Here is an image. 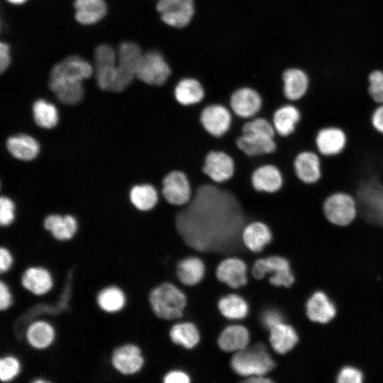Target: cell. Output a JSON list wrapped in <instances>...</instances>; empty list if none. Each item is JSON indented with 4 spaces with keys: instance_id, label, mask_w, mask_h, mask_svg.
Segmentation results:
<instances>
[{
    "instance_id": "obj_37",
    "label": "cell",
    "mask_w": 383,
    "mask_h": 383,
    "mask_svg": "<svg viewBox=\"0 0 383 383\" xmlns=\"http://www.w3.org/2000/svg\"><path fill=\"white\" fill-rule=\"evenodd\" d=\"M170 336L173 343L187 349L195 347L200 339L196 326L190 322L179 323L174 325L170 329Z\"/></svg>"
},
{
    "instance_id": "obj_52",
    "label": "cell",
    "mask_w": 383,
    "mask_h": 383,
    "mask_svg": "<svg viewBox=\"0 0 383 383\" xmlns=\"http://www.w3.org/2000/svg\"><path fill=\"white\" fill-rule=\"evenodd\" d=\"M9 3L13 4H22L25 3L27 0H7Z\"/></svg>"
},
{
    "instance_id": "obj_25",
    "label": "cell",
    "mask_w": 383,
    "mask_h": 383,
    "mask_svg": "<svg viewBox=\"0 0 383 383\" xmlns=\"http://www.w3.org/2000/svg\"><path fill=\"white\" fill-rule=\"evenodd\" d=\"M55 329L48 321H33L26 329L25 339L28 345L38 350L50 347L55 341Z\"/></svg>"
},
{
    "instance_id": "obj_33",
    "label": "cell",
    "mask_w": 383,
    "mask_h": 383,
    "mask_svg": "<svg viewBox=\"0 0 383 383\" xmlns=\"http://www.w3.org/2000/svg\"><path fill=\"white\" fill-rule=\"evenodd\" d=\"M6 146L14 157L26 161L35 158L40 150L39 144L36 140L23 134L10 137L7 140Z\"/></svg>"
},
{
    "instance_id": "obj_12",
    "label": "cell",
    "mask_w": 383,
    "mask_h": 383,
    "mask_svg": "<svg viewBox=\"0 0 383 383\" xmlns=\"http://www.w3.org/2000/svg\"><path fill=\"white\" fill-rule=\"evenodd\" d=\"M262 104L260 93L249 86L235 89L229 99V106L233 114L245 120L256 116L261 111Z\"/></svg>"
},
{
    "instance_id": "obj_35",
    "label": "cell",
    "mask_w": 383,
    "mask_h": 383,
    "mask_svg": "<svg viewBox=\"0 0 383 383\" xmlns=\"http://www.w3.org/2000/svg\"><path fill=\"white\" fill-rule=\"evenodd\" d=\"M49 87L60 102L67 105L79 103L84 96L82 82H71L50 79Z\"/></svg>"
},
{
    "instance_id": "obj_14",
    "label": "cell",
    "mask_w": 383,
    "mask_h": 383,
    "mask_svg": "<svg viewBox=\"0 0 383 383\" xmlns=\"http://www.w3.org/2000/svg\"><path fill=\"white\" fill-rule=\"evenodd\" d=\"M156 9L165 23L182 28L192 21L194 4L193 0H158Z\"/></svg>"
},
{
    "instance_id": "obj_47",
    "label": "cell",
    "mask_w": 383,
    "mask_h": 383,
    "mask_svg": "<svg viewBox=\"0 0 383 383\" xmlns=\"http://www.w3.org/2000/svg\"><path fill=\"white\" fill-rule=\"evenodd\" d=\"M370 122L374 131L383 135V104L375 106L371 114Z\"/></svg>"
},
{
    "instance_id": "obj_46",
    "label": "cell",
    "mask_w": 383,
    "mask_h": 383,
    "mask_svg": "<svg viewBox=\"0 0 383 383\" xmlns=\"http://www.w3.org/2000/svg\"><path fill=\"white\" fill-rule=\"evenodd\" d=\"M13 296L9 285L3 280H0V310L9 309L13 304Z\"/></svg>"
},
{
    "instance_id": "obj_2",
    "label": "cell",
    "mask_w": 383,
    "mask_h": 383,
    "mask_svg": "<svg viewBox=\"0 0 383 383\" xmlns=\"http://www.w3.org/2000/svg\"><path fill=\"white\" fill-rule=\"evenodd\" d=\"M241 132L235 143L246 155L259 157L276 151L277 133L272 121L265 117L256 116L245 120Z\"/></svg>"
},
{
    "instance_id": "obj_26",
    "label": "cell",
    "mask_w": 383,
    "mask_h": 383,
    "mask_svg": "<svg viewBox=\"0 0 383 383\" xmlns=\"http://www.w3.org/2000/svg\"><path fill=\"white\" fill-rule=\"evenodd\" d=\"M216 276L229 287L239 288L248 282L246 265L238 258H227L218 265Z\"/></svg>"
},
{
    "instance_id": "obj_34",
    "label": "cell",
    "mask_w": 383,
    "mask_h": 383,
    "mask_svg": "<svg viewBox=\"0 0 383 383\" xmlns=\"http://www.w3.org/2000/svg\"><path fill=\"white\" fill-rule=\"evenodd\" d=\"M298 339L296 331L289 325L282 323L270 329V342L277 353L284 354L291 350Z\"/></svg>"
},
{
    "instance_id": "obj_49",
    "label": "cell",
    "mask_w": 383,
    "mask_h": 383,
    "mask_svg": "<svg viewBox=\"0 0 383 383\" xmlns=\"http://www.w3.org/2000/svg\"><path fill=\"white\" fill-rule=\"evenodd\" d=\"M163 382L165 383H188L190 382V379L184 372L174 370L165 374Z\"/></svg>"
},
{
    "instance_id": "obj_51",
    "label": "cell",
    "mask_w": 383,
    "mask_h": 383,
    "mask_svg": "<svg viewBox=\"0 0 383 383\" xmlns=\"http://www.w3.org/2000/svg\"><path fill=\"white\" fill-rule=\"evenodd\" d=\"M244 382L248 383H269L272 382V380L266 378L265 377H264V375H255L248 377V378L245 379Z\"/></svg>"
},
{
    "instance_id": "obj_18",
    "label": "cell",
    "mask_w": 383,
    "mask_h": 383,
    "mask_svg": "<svg viewBox=\"0 0 383 383\" xmlns=\"http://www.w3.org/2000/svg\"><path fill=\"white\" fill-rule=\"evenodd\" d=\"M294 170L296 177L306 184L318 182L323 175L322 157L315 150L300 151L294 160Z\"/></svg>"
},
{
    "instance_id": "obj_45",
    "label": "cell",
    "mask_w": 383,
    "mask_h": 383,
    "mask_svg": "<svg viewBox=\"0 0 383 383\" xmlns=\"http://www.w3.org/2000/svg\"><path fill=\"white\" fill-rule=\"evenodd\" d=\"M283 316L277 309H268L263 312L261 316V322L267 328L272 327L283 323Z\"/></svg>"
},
{
    "instance_id": "obj_29",
    "label": "cell",
    "mask_w": 383,
    "mask_h": 383,
    "mask_svg": "<svg viewBox=\"0 0 383 383\" xmlns=\"http://www.w3.org/2000/svg\"><path fill=\"white\" fill-rule=\"evenodd\" d=\"M75 19L82 25H91L101 20L107 13L104 0H75Z\"/></svg>"
},
{
    "instance_id": "obj_24",
    "label": "cell",
    "mask_w": 383,
    "mask_h": 383,
    "mask_svg": "<svg viewBox=\"0 0 383 383\" xmlns=\"http://www.w3.org/2000/svg\"><path fill=\"white\" fill-rule=\"evenodd\" d=\"M282 79V93L288 102H297L306 95L309 79L302 70L295 68L287 70Z\"/></svg>"
},
{
    "instance_id": "obj_3",
    "label": "cell",
    "mask_w": 383,
    "mask_h": 383,
    "mask_svg": "<svg viewBox=\"0 0 383 383\" xmlns=\"http://www.w3.org/2000/svg\"><path fill=\"white\" fill-rule=\"evenodd\" d=\"M358 204V218L383 228V182L374 173L362 176L353 193Z\"/></svg>"
},
{
    "instance_id": "obj_7",
    "label": "cell",
    "mask_w": 383,
    "mask_h": 383,
    "mask_svg": "<svg viewBox=\"0 0 383 383\" xmlns=\"http://www.w3.org/2000/svg\"><path fill=\"white\" fill-rule=\"evenodd\" d=\"M172 74L164 57L157 51L142 54L135 68V77L141 82L154 87L165 85Z\"/></svg>"
},
{
    "instance_id": "obj_16",
    "label": "cell",
    "mask_w": 383,
    "mask_h": 383,
    "mask_svg": "<svg viewBox=\"0 0 383 383\" xmlns=\"http://www.w3.org/2000/svg\"><path fill=\"white\" fill-rule=\"evenodd\" d=\"M94 72L92 66L83 58L72 55L55 64L51 69L50 79L65 82H83Z\"/></svg>"
},
{
    "instance_id": "obj_4",
    "label": "cell",
    "mask_w": 383,
    "mask_h": 383,
    "mask_svg": "<svg viewBox=\"0 0 383 383\" xmlns=\"http://www.w3.org/2000/svg\"><path fill=\"white\" fill-rule=\"evenodd\" d=\"M148 300L155 315L165 320L180 318L187 304L184 293L170 283H163L152 289Z\"/></svg>"
},
{
    "instance_id": "obj_48",
    "label": "cell",
    "mask_w": 383,
    "mask_h": 383,
    "mask_svg": "<svg viewBox=\"0 0 383 383\" xmlns=\"http://www.w3.org/2000/svg\"><path fill=\"white\" fill-rule=\"evenodd\" d=\"M13 256L11 251L4 246L0 248V273L8 272L13 264Z\"/></svg>"
},
{
    "instance_id": "obj_8",
    "label": "cell",
    "mask_w": 383,
    "mask_h": 383,
    "mask_svg": "<svg viewBox=\"0 0 383 383\" xmlns=\"http://www.w3.org/2000/svg\"><path fill=\"white\" fill-rule=\"evenodd\" d=\"M142 54L140 46L135 43H121L117 52V79L113 91H121L132 83L136 77L135 68Z\"/></svg>"
},
{
    "instance_id": "obj_10",
    "label": "cell",
    "mask_w": 383,
    "mask_h": 383,
    "mask_svg": "<svg viewBox=\"0 0 383 383\" xmlns=\"http://www.w3.org/2000/svg\"><path fill=\"white\" fill-rule=\"evenodd\" d=\"M192 194L191 182L184 172L174 170L162 179L160 195L169 204L183 206L189 202Z\"/></svg>"
},
{
    "instance_id": "obj_5",
    "label": "cell",
    "mask_w": 383,
    "mask_h": 383,
    "mask_svg": "<svg viewBox=\"0 0 383 383\" xmlns=\"http://www.w3.org/2000/svg\"><path fill=\"white\" fill-rule=\"evenodd\" d=\"M326 219L332 225L346 228L358 216V204L355 196L345 191H336L328 195L323 203Z\"/></svg>"
},
{
    "instance_id": "obj_43",
    "label": "cell",
    "mask_w": 383,
    "mask_h": 383,
    "mask_svg": "<svg viewBox=\"0 0 383 383\" xmlns=\"http://www.w3.org/2000/svg\"><path fill=\"white\" fill-rule=\"evenodd\" d=\"M14 204L8 197L1 196L0 199V223L2 226L11 224L14 220Z\"/></svg>"
},
{
    "instance_id": "obj_11",
    "label": "cell",
    "mask_w": 383,
    "mask_h": 383,
    "mask_svg": "<svg viewBox=\"0 0 383 383\" xmlns=\"http://www.w3.org/2000/svg\"><path fill=\"white\" fill-rule=\"evenodd\" d=\"M145 360L140 347L132 343L118 345L112 350L111 363L122 377H131L142 370Z\"/></svg>"
},
{
    "instance_id": "obj_42",
    "label": "cell",
    "mask_w": 383,
    "mask_h": 383,
    "mask_svg": "<svg viewBox=\"0 0 383 383\" xmlns=\"http://www.w3.org/2000/svg\"><path fill=\"white\" fill-rule=\"evenodd\" d=\"M95 66L99 67L117 63V54L108 44H101L94 50Z\"/></svg>"
},
{
    "instance_id": "obj_38",
    "label": "cell",
    "mask_w": 383,
    "mask_h": 383,
    "mask_svg": "<svg viewBox=\"0 0 383 383\" xmlns=\"http://www.w3.org/2000/svg\"><path fill=\"white\" fill-rule=\"evenodd\" d=\"M221 314L229 319H242L248 313V303L241 296L229 294L222 297L218 304Z\"/></svg>"
},
{
    "instance_id": "obj_15",
    "label": "cell",
    "mask_w": 383,
    "mask_h": 383,
    "mask_svg": "<svg viewBox=\"0 0 383 383\" xmlns=\"http://www.w3.org/2000/svg\"><path fill=\"white\" fill-rule=\"evenodd\" d=\"M348 142V135L343 128L333 125L323 126L315 137L316 150L321 157H335L345 150Z\"/></svg>"
},
{
    "instance_id": "obj_22",
    "label": "cell",
    "mask_w": 383,
    "mask_h": 383,
    "mask_svg": "<svg viewBox=\"0 0 383 383\" xmlns=\"http://www.w3.org/2000/svg\"><path fill=\"white\" fill-rule=\"evenodd\" d=\"M273 238V232L270 226L261 221L249 222L244 227L241 234L243 245L254 252L262 251Z\"/></svg>"
},
{
    "instance_id": "obj_31",
    "label": "cell",
    "mask_w": 383,
    "mask_h": 383,
    "mask_svg": "<svg viewBox=\"0 0 383 383\" xmlns=\"http://www.w3.org/2000/svg\"><path fill=\"white\" fill-rule=\"evenodd\" d=\"M160 194L151 183L135 185L131 190L130 199L138 210L148 212L158 204Z\"/></svg>"
},
{
    "instance_id": "obj_27",
    "label": "cell",
    "mask_w": 383,
    "mask_h": 383,
    "mask_svg": "<svg viewBox=\"0 0 383 383\" xmlns=\"http://www.w3.org/2000/svg\"><path fill=\"white\" fill-rule=\"evenodd\" d=\"M306 313L312 321L326 323L335 317L336 309L325 293L316 292L307 301Z\"/></svg>"
},
{
    "instance_id": "obj_32",
    "label": "cell",
    "mask_w": 383,
    "mask_h": 383,
    "mask_svg": "<svg viewBox=\"0 0 383 383\" xmlns=\"http://www.w3.org/2000/svg\"><path fill=\"white\" fill-rule=\"evenodd\" d=\"M96 302L102 311L114 313L125 307L126 296L121 287L116 285H109L98 292Z\"/></svg>"
},
{
    "instance_id": "obj_44",
    "label": "cell",
    "mask_w": 383,
    "mask_h": 383,
    "mask_svg": "<svg viewBox=\"0 0 383 383\" xmlns=\"http://www.w3.org/2000/svg\"><path fill=\"white\" fill-rule=\"evenodd\" d=\"M362 379V372L352 366L343 367L337 376V382L339 383H360Z\"/></svg>"
},
{
    "instance_id": "obj_9",
    "label": "cell",
    "mask_w": 383,
    "mask_h": 383,
    "mask_svg": "<svg viewBox=\"0 0 383 383\" xmlns=\"http://www.w3.org/2000/svg\"><path fill=\"white\" fill-rule=\"evenodd\" d=\"M255 278L262 279L270 273V282L276 287H290L294 282V277L291 271L288 260L279 256H271L258 259L252 269Z\"/></svg>"
},
{
    "instance_id": "obj_41",
    "label": "cell",
    "mask_w": 383,
    "mask_h": 383,
    "mask_svg": "<svg viewBox=\"0 0 383 383\" xmlns=\"http://www.w3.org/2000/svg\"><path fill=\"white\" fill-rule=\"evenodd\" d=\"M368 80V94L377 104H383V72H372L369 75Z\"/></svg>"
},
{
    "instance_id": "obj_23",
    "label": "cell",
    "mask_w": 383,
    "mask_h": 383,
    "mask_svg": "<svg viewBox=\"0 0 383 383\" xmlns=\"http://www.w3.org/2000/svg\"><path fill=\"white\" fill-rule=\"evenodd\" d=\"M175 100L184 106L200 104L206 96V90L201 82L193 77L179 79L173 89Z\"/></svg>"
},
{
    "instance_id": "obj_21",
    "label": "cell",
    "mask_w": 383,
    "mask_h": 383,
    "mask_svg": "<svg viewBox=\"0 0 383 383\" xmlns=\"http://www.w3.org/2000/svg\"><path fill=\"white\" fill-rule=\"evenodd\" d=\"M301 120L299 108L292 102L279 106L273 113L272 123L277 135L287 138L292 135Z\"/></svg>"
},
{
    "instance_id": "obj_28",
    "label": "cell",
    "mask_w": 383,
    "mask_h": 383,
    "mask_svg": "<svg viewBox=\"0 0 383 383\" xmlns=\"http://www.w3.org/2000/svg\"><path fill=\"white\" fill-rule=\"evenodd\" d=\"M43 226L52 237L59 241H68L76 234L78 228L76 219L70 216L52 214L47 216Z\"/></svg>"
},
{
    "instance_id": "obj_20",
    "label": "cell",
    "mask_w": 383,
    "mask_h": 383,
    "mask_svg": "<svg viewBox=\"0 0 383 383\" xmlns=\"http://www.w3.org/2000/svg\"><path fill=\"white\" fill-rule=\"evenodd\" d=\"M251 184L257 192L272 194L282 187L284 176L277 165L267 163L253 170L251 174Z\"/></svg>"
},
{
    "instance_id": "obj_1",
    "label": "cell",
    "mask_w": 383,
    "mask_h": 383,
    "mask_svg": "<svg viewBox=\"0 0 383 383\" xmlns=\"http://www.w3.org/2000/svg\"><path fill=\"white\" fill-rule=\"evenodd\" d=\"M249 222L235 192L213 182L196 187L176 216L182 239L198 249L242 242V231Z\"/></svg>"
},
{
    "instance_id": "obj_13",
    "label": "cell",
    "mask_w": 383,
    "mask_h": 383,
    "mask_svg": "<svg viewBox=\"0 0 383 383\" xmlns=\"http://www.w3.org/2000/svg\"><path fill=\"white\" fill-rule=\"evenodd\" d=\"M199 120L209 134L216 138H221L226 135L231 127L233 113L223 104H210L201 110Z\"/></svg>"
},
{
    "instance_id": "obj_6",
    "label": "cell",
    "mask_w": 383,
    "mask_h": 383,
    "mask_svg": "<svg viewBox=\"0 0 383 383\" xmlns=\"http://www.w3.org/2000/svg\"><path fill=\"white\" fill-rule=\"evenodd\" d=\"M231 366L237 374L248 377L265 375L275 363L265 346L259 343L236 352L231 359Z\"/></svg>"
},
{
    "instance_id": "obj_36",
    "label": "cell",
    "mask_w": 383,
    "mask_h": 383,
    "mask_svg": "<svg viewBox=\"0 0 383 383\" xmlns=\"http://www.w3.org/2000/svg\"><path fill=\"white\" fill-rule=\"evenodd\" d=\"M205 272L203 262L198 257H187L177 266V274L181 282L186 285H194L199 282Z\"/></svg>"
},
{
    "instance_id": "obj_19",
    "label": "cell",
    "mask_w": 383,
    "mask_h": 383,
    "mask_svg": "<svg viewBox=\"0 0 383 383\" xmlns=\"http://www.w3.org/2000/svg\"><path fill=\"white\" fill-rule=\"evenodd\" d=\"M21 285L28 292L35 296H43L53 287V278L50 272L41 266H30L22 273Z\"/></svg>"
},
{
    "instance_id": "obj_17",
    "label": "cell",
    "mask_w": 383,
    "mask_h": 383,
    "mask_svg": "<svg viewBox=\"0 0 383 383\" xmlns=\"http://www.w3.org/2000/svg\"><path fill=\"white\" fill-rule=\"evenodd\" d=\"M202 171L213 182L224 183L234 174V159L223 150H210L205 157Z\"/></svg>"
},
{
    "instance_id": "obj_39",
    "label": "cell",
    "mask_w": 383,
    "mask_h": 383,
    "mask_svg": "<svg viewBox=\"0 0 383 383\" xmlns=\"http://www.w3.org/2000/svg\"><path fill=\"white\" fill-rule=\"evenodd\" d=\"M33 113L35 123L42 128H52L57 123V109L52 104L43 99L35 101L33 105Z\"/></svg>"
},
{
    "instance_id": "obj_50",
    "label": "cell",
    "mask_w": 383,
    "mask_h": 383,
    "mask_svg": "<svg viewBox=\"0 0 383 383\" xmlns=\"http://www.w3.org/2000/svg\"><path fill=\"white\" fill-rule=\"evenodd\" d=\"M11 63L10 49L7 43H0V72L3 73L9 67Z\"/></svg>"
},
{
    "instance_id": "obj_40",
    "label": "cell",
    "mask_w": 383,
    "mask_h": 383,
    "mask_svg": "<svg viewBox=\"0 0 383 383\" xmlns=\"http://www.w3.org/2000/svg\"><path fill=\"white\" fill-rule=\"evenodd\" d=\"M21 370V361L13 355H4L0 358V379L2 382L16 379Z\"/></svg>"
},
{
    "instance_id": "obj_30",
    "label": "cell",
    "mask_w": 383,
    "mask_h": 383,
    "mask_svg": "<svg viewBox=\"0 0 383 383\" xmlns=\"http://www.w3.org/2000/svg\"><path fill=\"white\" fill-rule=\"evenodd\" d=\"M250 340L248 329L240 325L226 327L218 339L220 348L226 352H238L246 348Z\"/></svg>"
}]
</instances>
